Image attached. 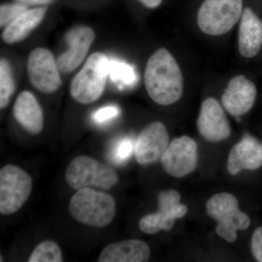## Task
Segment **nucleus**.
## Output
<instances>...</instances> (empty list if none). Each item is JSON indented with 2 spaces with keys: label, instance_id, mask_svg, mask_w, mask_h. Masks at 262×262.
I'll return each instance as SVG.
<instances>
[{
  "label": "nucleus",
  "instance_id": "dca6fc26",
  "mask_svg": "<svg viewBox=\"0 0 262 262\" xmlns=\"http://www.w3.org/2000/svg\"><path fill=\"white\" fill-rule=\"evenodd\" d=\"M262 46V20L251 8H245L238 33L239 54L244 58L257 56Z\"/></svg>",
  "mask_w": 262,
  "mask_h": 262
},
{
  "label": "nucleus",
  "instance_id": "f3484780",
  "mask_svg": "<svg viewBox=\"0 0 262 262\" xmlns=\"http://www.w3.org/2000/svg\"><path fill=\"white\" fill-rule=\"evenodd\" d=\"M13 113L19 125L29 134L38 135L42 132L44 127L42 107L32 93L24 91L18 95L13 106Z\"/></svg>",
  "mask_w": 262,
  "mask_h": 262
},
{
  "label": "nucleus",
  "instance_id": "6e6552de",
  "mask_svg": "<svg viewBox=\"0 0 262 262\" xmlns=\"http://www.w3.org/2000/svg\"><path fill=\"white\" fill-rule=\"evenodd\" d=\"M180 201L181 195L177 190L169 189L160 192L158 195V211L141 219L139 227L141 232L155 234L161 230H170L176 220L187 213V207Z\"/></svg>",
  "mask_w": 262,
  "mask_h": 262
},
{
  "label": "nucleus",
  "instance_id": "0eeeda50",
  "mask_svg": "<svg viewBox=\"0 0 262 262\" xmlns=\"http://www.w3.org/2000/svg\"><path fill=\"white\" fill-rule=\"evenodd\" d=\"M32 190V179L27 172L15 165L0 170V213L18 212L28 201Z\"/></svg>",
  "mask_w": 262,
  "mask_h": 262
},
{
  "label": "nucleus",
  "instance_id": "4be33fe9",
  "mask_svg": "<svg viewBox=\"0 0 262 262\" xmlns=\"http://www.w3.org/2000/svg\"><path fill=\"white\" fill-rule=\"evenodd\" d=\"M28 261L62 262L63 254L61 248L54 241H43L34 248Z\"/></svg>",
  "mask_w": 262,
  "mask_h": 262
},
{
  "label": "nucleus",
  "instance_id": "f257e3e1",
  "mask_svg": "<svg viewBox=\"0 0 262 262\" xmlns=\"http://www.w3.org/2000/svg\"><path fill=\"white\" fill-rule=\"evenodd\" d=\"M146 92L152 101L162 106L173 104L183 95L182 70L174 57L160 48L146 63L144 76Z\"/></svg>",
  "mask_w": 262,
  "mask_h": 262
},
{
  "label": "nucleus",
  "instance_id": "7ed1b4c3",
  "mask_svg": "<svg viewBox=\"0 0 262 262\" xmlns=\"http://www.w3.org/2000/svg\"><path fill=\"white\" fill-rule=\"evenodd\" d=\"M108 61L107 56L100 52L93 53L86 60L71 82L70 95L75 101L90 104L102 96L108 76Z\"/></svg>",
  "mask_w": 262,
  "mask_h": 262
},
{
  "label": "nucleus",
  "instance_id": "9d476101",
  "mask_svg": "<svg viewBox=\"0 0 262 262\" xmlns=\"http://www.w3.org/2000/svg\"><path fill=\"white\" fill-rule=\"evenodd\" d=\"M198 144L187 136L175 138L162 156L165 171L175 178H183L192 173L198 165Z\"/></svg>",
  "mask_w": 262,
  "mask_h": 262
},
{
  "label": "nucleus",
  "instance_id": "39448f33",
  "mask_svg": "<svg viewBox=\"0 0 262 262\" xmlns=\"http://www.w3.org/2000/svg\"><path fill=\"white\" fill-rule=\"evenodd\" d=\"M206 212L211 218L218 222L215 232L228 243L237 239V232L246 230L251 225V220L239 208L237 198L228 192L212 196L206 203Z\"/></svg>",
  "mask_w": 262,
  "mask_h": 262
},
{
  "label": "nucleus",
  "instance_id": "412c9836",
  "mask_svg": "<svg viewBox=\"0 0 262 262\" xmlns=\"http://www.w3.org/2000/svg\"><path fill=\"white\" fill-rule=\"evenodd\" d=\"M108 75L118 86H129L136 82V75L133 67L117 60L108 59Z\"/></svg>",
  "mask_w": 262,
  "mask_h": 262
},
{
  "label": "nucleus",
  "instance_id": "20e7f679",
  "mask_svg": "<svg viewBox=\"0 0 262 262\" xmlns=\"http://www.w3.org/2000/svg\"><path fill=\"white\" fill-rule=\"evenodd\" d=\"M65 179L67 184L76 190L84 188L110 190L119 182L118 175L111 166L85 155L77 157L71 162Z\"/></svg>",
  "mask_w": 262,
  "mask_h": 262
},
{
  "label": "nucleus",
  "instance_id": "423d86ee",
  "mask_svg": "<svg viewBox=\"0 0 262 262\" xmlns=\"http://www.w3.org/2000/svg\"><path fill=\"white\" fill-rule=\"evenodd\" d=\"M243 11V0H205L198 10L196 22L205 34L222 35L233 28Z\"/></svg>",
  "mask_w": 262,
  "mask_h": 262
},
{
  "label": "nucleus",
  "instance_id": "393cba45",
  "mask_svg": "<svg viewBox=\"0 0 262 262\" xmlns=\"http://www.w3.org/2000/svg\"><path fill=\"white\" fill-rule=\"evenodd\" d=\"M133 148H134V145L130 139H124L120 141L118 145L117 146L116 149L114 151V160L117 163L125 161L130 156Z\"/></svg>",
  "mask_w": 262,
  "mask_h": 262
},
{
  "label": "nucleus",
  "instance_id": "a211bd4d",
  "mask_svg": "<svg viewBox=\"0 0 262 262\" xmlns=\"http://www.w3.org/2000/svg\"><path fill=\"white\" fill-rule=\"evenodd\" d=\"M150 248L144 241L126 239L114 243L101 251L99 262H146L150 258Z\"/></svg>",
  "mask_w": 262,
  "mask_h": 262
},
{
  "label": "nucleus",
  "instance_id": "5701e85b",
  "mask_svg": "<svg viewBox=\"0 0 262 262\" xmlns=\"http://www.w3.org/2000/svg\"><path fill=\"white\" fill-rule=\"evenodd\" d=\"M29 6L16 3L3 4L0 7V27H8L10 23L13 21L19 15L29 9Z\"/></svg>",
  "mask_w": 262,
  "mask_h": 262
},
{
  "label": "nucleus",
  "instance_id": "1a4fd4ad",
  "mask_svg": "<svg viewBox=\"0 0 262 262\" xmlns=\"http://www.w3.org/2000/svg\"><path fill=\"white\" fill-rule=\"evenodd\" d=\"M27 68L31 84L39 92L53 94L61 87L60 71L49 50L44 48L33 50L29 53Z\"/></svg>",
  "mask_w": 262,
  "mask_h": 262
},
{
  "label": "nucleus",
  "instance_id": "9b49d317",
  "mask_svg": "<svg viewBox=\"0 0 262 262\" xmlns=\"http://www.w3.org/2000/svg\"><path fill=\"white\" fill-rule=\"evenodd\" d=\"M166 127L160 122L146 125L136 139L134 154L136 161L141 165H149L161 159L169 145Z\"/></svg>",
  "mask_w": 262,
  "mask_h": 262
},
{
  "label": "nucleus",
  "instance_id": "aec40b11",
  "mask_svg": "<svg viewBox=\"0 0 262 262\" xmlns=\"http://www.w3.org/2000/svg\"><path fill=\"white\" fill-rule=\"evenodd\" d=\"M15 84L13 70L5 58L0 61V108H6L14 94Z\"/></svg>",
  "mask_w": 262,
  "mask_h": 262
},
{
  "label": "nucleus",
  "instance_id": "b1692460",
  "mask_svg": "<svg viewBox=\"0 0 262 262\" xmlns=\"http://www.w3.org/2000/svg\"><path fill=\"white\" fill-rule=\"evenodd\" d=\"M120 110L119 107L114 105L106 106L100 108L95 112L93 115V119L95 122L98 124L105 123V122L113 120L120 115Z\"/></svg>",
  "mask_w": 262,
  "mask_h": 262
},
{
  "label": "nucleus",
  "instance_id": "6ab92c4d",
  "mask_svg": "<svg viewBox=\"0 0 262 262\" xmlns=\"http://www.w3.org/2000/svg\"><path fill=\"white\" fill-rule=\"evenodd\" d=\"M47 11V6L27 10L5 27L3 40L9 45L21 42L42 23Z\"/></svg>",
  "mask_w": 262,
  "mask_h": 262
},
{
  "label": "nucleus",
  "instance_id": "a878e982",
  "mask_svg": "<svg viewBox=\"0 0 262 262\" xmlns=\"http://www.w3.org/2000/svg\"><path fill=\"white\" fill-rule=\"evenodd\" d=\"M251 251L255 259L262 262V227H258L253 232L251 238Z\"/></svg>",
  "mask_w": 262,
  "mask_h": 262
},
{
  "label": "nucleus",
  "instance_id": "f8f14e48",
  "mask_svg": "<svg viewBox=\"0 0 262 262\" xmlns=\"http://www.w3.org/2000/svg\"><path fill=\"white\" fill-rule=\"evenodd\" d=\"M196 127L205 140L220 142L228 139L231 127L228 119L218 101L208 98L201 105Z\"/></svg>",
  "mask_w": 262,
  "mask_h": 262
},
{
  "label": "nucleus",
  "instance_id": "f03ea898",
  "mask_svg": "<svg viewBox=\"0 0 262 262\" xmlns=\"http://www.w3.org/2000/svg\"><path fill=\"white\" fill-rule=\"evenodd\" d=\"M116 210V203L111 194L94 188L79 189L72 196L69 204V211L74 220L97 228L110 225Z\"/></svg>",
  "mask_w": 262,
  "mask_h": 262
},
{
  "label": "nucleus",
  "instance_id": "cd10ccee",
  "mask_svg": "<svg viewBox=\"0 0 262 262\" xmlns=\"http://www.w3.org/2000/svg\"><path fill=\"white\" fill-rule=\"evenodd\" d=\"M144 6L150 9H155L161 4L163 0H139Z\"/></svg>",
  "mask_w": 262,
  "mask_h": 262
},
{
  "label": "nucleus",
  "instance_id": "ddd939ff",
  "mask_svg": "<svg viewBox=\"0 0 262 262\" xmlns=\"http://www.w3.org/2000/svg\"><path fill=\"white\" fill-rule=\"evenodd\" d=\"M95 38L96 34L94 30L89 27L80 26L69 31L66 36L68 49L56 60L60 72L70 73L82 64Z\"/></svg>",
  "mask_w": 262,
  "mask_h": 262
},
{
  "label": "nucleus",
  "instance_id": "4468645a",
  "mask_svg": "<svg viewBox=\"0 0 262 262\" xmlns=\"http://www.w3.org/2000/svg\"><path fill=\"white\" fill-rule=\"evenodd\" d=\"M257 96L256 85L244 75L229 80L222 97L226 111L234 117L246 115L252 108Z\"/></svg>",
  "mask_w": 262,
  "mask_h": 262
},
{
  "label": "nucleus",
  "instance_id": "bb28decb",
  "mask_svg": "<svg viewBox=\"0 0 262 262\" xmlns=\"http://www.w3.org/2000/svg\"><path fill=\"white\" fill-rule=\"evenodd\" d=\"M56 1V0H15V2L27 6H47Z\"/></svg>",
  "mask_w": 262,
  "mask_h": 262
},
{
  "label": "nucleus",
  "instance_id": "2eb2a0df",
  "mask_svg": "<svg viewBox=\"0 0 262 262\" xmlns=\"http://www.w3.org/2000/svg\"><path fill=\"white\" fill-rule=\"evenodd\" d=\"M262 166V143L246 134L230 150L227 168L229 173L236 176L242 170H256Z\"/></svg>",
  "mask_w": 262,
  "mask_h": 262
}]
</instances>
